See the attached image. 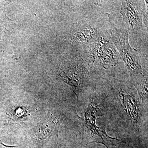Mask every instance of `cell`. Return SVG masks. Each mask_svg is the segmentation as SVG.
Segmentation results:
<instances>
[{"instance_id":"6da1fadb","label":"cell","mask_w":148,"mask_h":148,"mask_svg":"<svg viewBox=\"0 0 148 148\" xmlns=\"http://www.w3.org/2000/svg\"><path fill=\"white\" fill-rule=\"evenodd\" d=\"M102 116V111L98 104L90 98L83 118H80L77 115L82 122L87 144L99 143L103 144L107 148H109L110 146H117L120 140L110 137L104 130L101 129L96 125L97 117Z\"/></svg>"},{"instance_id":"7a4b0ae2","label":"cell","mask_w":148,"mask_h":148,"mask_svg":"<svg viewBox=\"0 0 148 148\" xmlns=\"http://www.w3.org/2000/svg\"><path fill=\"white\" fill-rule=\"evenodd\" d=\"M110 22L112 26L111 40L118 50L121 58L123 60L132 79L147 72L142 67L137 51L130 45L128 33L117 29L110 19Z\"/></svg>"},{"instance_id":"3957f363","label":"cell","mask_w":148,"mask_h":148,"mask_svg":"<svg viewBox=\"0 0 148 148\" xmlns=\"http://www.w3.org/2000/svg\"><path fill=\"white\" fill-rule=\"evenodd\" d=\"M120 13L123 16V26L128 34H136L143 27L144 10L141 1H122Z\"/></svg>"},{"instance_id":"277c9868","label":"cell","mask_w":148,"mask_h":148,"mask_svg":"<svg viewBox=\"0 0 148 148\" xmlns=\"http://www.w3.org/2000/svg\"><path fill=\"white\" fill-rule=\"evenodd\" d=\"M93 53L101 66L108 69L116 66L121 60L115 46L106 38L100 36L94 42Z\"/></svg>"},{"instance_id":"5b68a950","label":"cell","mask_w":148,"mask_h":148,"mask_svg":"<svg viewBox=\"0 0 148 148\" xmlns=\"http://www.w3.org/2000/svg\"><path fill=\"white\" fill-rule=\"evenodd\" d=\"M64 118V115L59 111L49 112L37 127L36 134L37 138L41 140H45L55 133L58 144V130Z\"/></svg>"},{"instance_id":"8992f818","label":"cell","mask_w":148,"mask_h":148,"mask_svg":"<svg viewBox=\"0 0 148 148\" xmlns=\"http://www.w3.org/2000/svg\"><path fill=\"white\" fill-rule=\"evenodd\" d=\"M87 73L84 67L78 65L72 69H66L59 74V77L73 88L77 97L87 84Z\"/></svg>"},{"instance_id":"52a82bcc","label":"cell","mask_w":148,"mask_h":148,"mask_svg":"<svg viewBox=\"0 0 148 148\" xmlns=\"http://www.w3.org/2000/svg\"><path fill=\"white\" fill-rule=\"evenodd\" d=\"M124 110L130 118L133 126L140 132V111L138 101L135 97L123 91L121 92Z\"/></svg>"},{"instance_id":"ba28073f","label":"cell","mask_w":148,"mask_h":148,"mask_svg":"<svg viewBox=\"0 0 148 148\" xmlns=\"http://www.w3.org/2000/svg\"><path fill=\"white\" fill-rule=\"evenodd\" d=\"M75 35L77 41L82 45L90 44L100 36L98 35L97 30L90 25H84L82 28L80 29Z\"/></svg>"},{"instance_id":"9c48e42d","label":"cell","mask_w":148,"mask_h":148,"mask_svg":"<svg viewBox=\"0 0 148 148\" xmlns=\"http://www.w3.org/2000/svg\"><path fill=\"white\" fill-rule=\"evenodd\" d=\"M132 83L136 88L143 102L148 100V72L132 78Z\"/></svg>"},{"instance_id":"30bf717a","label":"cell","mask_w":148,"mask_h":148,"mask_svg":"<svg viewBox=\"0 0 148 148\" xmlns=\"http://www.w3.org/2000/svg\"><path fill=\"white\" fill-rule=\"evenodd\" d=\"M16 147V146L6 145L4 144L0 140V148H14Z\"/></svg>"}]
</instances>
